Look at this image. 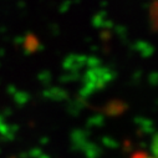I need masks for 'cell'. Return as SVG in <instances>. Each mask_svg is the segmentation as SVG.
I'll return each mask as SVG.
<instances>
[{"instance_id": "obj_1", "label": "cell", "mask_w": 158, "mask_h": 158, "mask_svg": "<svg viewBox=\"0 0 158 158\" xmlns=\"http://www.w3.org/2000/svg\"><path fill=\"white\" fill-rule=\"evenodd\" d=\"M133 158H154V157H151V156L147 154V153H137Z\"/></svg>"}]
</instances>
